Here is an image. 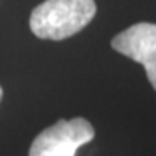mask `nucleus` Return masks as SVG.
Returning a JSON list of instances; mask_svg holds the SVG:
<instances>
[{
  "mask_svg": "<svg viewBox=\"0 0 156 156\" xmlns=\"http://www.w3.org/2000/svg\"><path fill=\"white\" fill-rule=\"evenodd\" d=\"M94 135V127L85 118L59 120L35 137L30 156H75L78 147L90 142Z\"/></svg>",
  "mask_w": 156,
  "mask_h": 156,
  "instance_id": "nucleus-2",
  "label": "nucleus"
},
{
  "mask_svg": "<svg viewBox=\"0 0 156 156\" xmlns=\"http://www.w3.org/2000/svg\"><path fill=\"white\" fill-rule=\"evenodd\" d=\"M2 95H4V90H2V87H0V101H2Z\"/></svg>",
  "mask_w": 156,
  "mask_h": 156,
  "instance_id": "nucleus-4",
  "label": "nucleus"
},
{
  "mask_svg": "<svg viewBox=\"0 0 156 156\" xmlns=\"http://www.w3.org/2000/svg\"><path fill=\"white\" fill-rule=\"evenodd\" d=\"M111 45L120 54L144 66L147 80L156 90V24L137 23L116 35Z\"/></svg>",
  "mask_w": 156,
  "mask_h": 156,
  "instance_id": "nucleus-3",
  "label": "nucleus"
},
{
  "mask_svg": "<svg viewBox=\"0 0 156 156\" xmlns=\"http://www.w3.org/2000/svg\"><path fill=\"white\" fill-rule=\"evenodd\" d=\"M94 16V0H45L33 9L30 28L38 38L64 40L82 31Z\"/></svg>",
  "mask_w": 156,
  "mask_h": 156,
  "instance_id": "nucleus-1",
  "label": "nucleus"
}]
</instances>
